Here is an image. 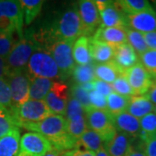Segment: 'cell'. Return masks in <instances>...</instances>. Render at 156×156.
Masks as SVG:
<instances>
[{"instance_id":"484cf974","label":"cell","mask_w":156,"mask_h":156,"mask_svg":"<svg viewBox=\"0 0 156 156\" xmlns=\"http://www.w3.org/2000/svg\"><path fill=\"white\" fill-rule=\"evenodd\" d=\"M88 130L86 115H77L66 120V131L73 139L77 140Z\"/></svg>"},{"instance_id":"7402d4cb","label":"cell","mask_w":156,"mask_h":156,"mask_svg":"<svg viewBox=\"0 0 156 156\" xmlns=\"http://www.w3.org/2000/svg\"><path fill=\"white\" fill-rule=\"evenodd\" d=\"M20 130L15 128L0 139V156H17L20 143Z\"/></svg>"},{"instance_id":"5bb4252c","label":"cell","mask_w":156,"mask_h":156,"mask_svg":"<svg viewBox=\"0 0 156 156\" xmlns=\"http://www.w3.org/2000/svg\"><path fill=\"white\" fill-rule=\"evenodd\" d=\"M113 122L116 131L128 134L132 138H138L141 133L140 120L127 112H122L115 115H112Z\"/></svg>"},{"instance_id":"1f68e13d","label":"cell","mask_w":156,"mask_h":156,"mask_svg":"<svg viewBox=\"0 0 156 156\" xmlns=\"http://www.w3.org/2000/svg\"><path fill=\"white\" fill-rule=\"evenodd\" d=\"M140 124L141 128L140 139L156 136V115L154 112L140 119Z\"/></svg>"},{"instance_id":"52a82bcc","label":"cell","mask_w":156,"mask_h":156,"mask_svg":"<svg viewBox=\"0 0 156 156\" xmlns=\"http://www.w3.org/2000/svg\"><path fill=\"white\" fill-rule=\"evenodd\" d=\"M52 149V146L44 135L28 132L22 135L17 156H44Z\"/></svg>"},{"instance_id":"8992f818","label":"cell","mask_w":156,"mask_h":156,"mask_svg":"<svg viewBox=\"0 0 156 156\" xmlns=\"http://www.w3.org/2000/svg\"><path fill=\"white\" fill-rule=\"evenodd\" d=\"M6 82L11 90V108L19 106L30 100V76L26 69L11 72Z\"/></svg>"},{"instance_id":"836d02e7","label":"cell","mask_w":156,"mask_h":156,"mask_svg":"<svg viewBox=\"0 0 156 156\" xmlns=\"http://www.w3.org/2000/svg\"><path fill=\"white\" fill-rule=\"evenodd\" d=\"M111 85L112 88L114 89V92L122 95V96L131 97V96L136 95L134 89H132L130 84L128 83V80L124 76V75L119 76Z\"/></svg>"},{"instance_id":"f907efd6","label":"cell","mask_w":156,"mask_h":156,"mask_svg":"<svg viewBox=\"0 0 156 156\" xmlns=\"http://www.w3.org/2000/svg\"><path fill=\"white\" fill-rule=\"evenodd\" d=\"M95 156H109V155H108V154L107 153V151L106 149L104 148V147H102L101 149H99V150L95 153Z\"/></svg>"},{"instance_id":"9a60e30c","label":"cell","mask_w":156,"mask_h":156,"mask_svg":"<svg viewBox=\"0 0 156 156\" xmlns=\"http://www.w3.org/2000/svg\"><path fill=\"white\" fill-rule=\"evenodd\" d=\"M113 62L122 70L125 71L140 62V57L128 43L115 47Z\"/></svg>"},{"instance_id":"ab89813d","label":"cell","mask_w":156,"mask_h":156,"mask_svg":"<svg viewBox=\"0 0 156 156\" xmlns=\"http://www.w3.org/2000/svg\"><path fill=\"white\" fill-rule=\"evenodd\" d=\"M17 33V25L14 21L7 17H0V34L14 35Z\"/></svg>"},{"instance_id":"4dcf8cb0","label":"cell","mask_w":156,"mask_h":156,"mask_svg":"<svg viewBox=\"0 0 156 156\" xmlns=\"http://www.w3.org/2000/svg\"><path fill=\"white\" fill-rule=\"evenodd\" d=\"M127 40L128 44L134 49L139 56L148 50L143 34L139 31H136L127 27Z\"/></svg>"},{"instance_id":"ac0fdd59","label":"cell","mask_w":156,"mask_h":156,"mask_svg":"<svg viewBox=\"0 0 156 156\" xmlns=\"http://www.w3.org/2000/svg\"><path fill=\"white\" fill-rule=\"evenodd\" d=\"M155 105L145 95L131 96L126 112L137 119H141L147 115L153 113Z\"/></svg>"},{"instance_id":"4316f807","label":"cell","mask_w":156,"mask_h":156,"mask_svg":"<svg viewBox=\"0 0 156 156\" xmlns=\"http://www.w3.org/2000/svg\"><path fill=\"white\" fill-rule=\"evenodd\" d=\"M43 0H20L23 11L24 24L30 25L37 17L44 5Z\"/></svg>"},{"instance_id":"30bf717a","label":"cell","mask_w":156,"mask_h":156,"mask_svg":"<svg viewBox=\"0 0 156 156\" xmlns=\"http://www.w3.org/2000/svg\"><path fill=\"white\" fill-rule=\"evenodd\" d=\"M101 17L100 28L110 27H127V15L121 11L115 5L114 1H95Z\"/></svg>"},{"instance_id":"83f0119b","label":"cell","mask_w":156,"mask_h":156,"mask_svg":"<svg viewBox=\"0 0 156 156\" xmlns=\"http://www.w3.org/2000/svg\"><path fill=\"white\" fill-rule=\"evenodd\" d=\"M18 128L11 108L0 105V139Z\"/></svg>"},{"instance_id":"816d5d0a","label":"cell","mask_w":156,"mask_h":156,"mask_svg":"<svg viewBox=\"0 0 156 156\" xmlns=\"http://www.w3.org/2000/svg\"><path fill=\"white\" fill-rule=\"evenodd\" d=\"M154 113L156 115V106L154 107Z\"/></svg>"},{"instance_id":"7dc6e473","label":"cell","mask_w":156,"mask_h":156,"mask_svg":"<svg viewBox=\"0 0 156 156\" xmlns=\"http://www.w3.org/2000/svg\"><path fill=\"white\" fill-rule=\"evenodd\" d=\"M9 76V69L5 58L0 56V80H5Z\"/></svg>"},{"instance_id":"3957f363","label":"cell","mask_w":156,"mask_h":156,"mask_svg":"<svg viewBox=\"0 0 156 156\" xmlns=\"http://www.w3.org/2000/svg\"><path fill=\"white\" fill-rule=\"evenodd\" d=\"M11 111L17 121L18 128L23 124L36 123L43 121L51 114L44 101L30 99L19 106L11 108Z\"/></svg>"},{"instance_id":"6da1fadb","label":"cell","mask_w":156,"mask_h":156,"mask_svg":"<svg viewBox=\"0 0 156 156\" xmlns=\"http://www.w3.org/2000/svg\"><path fill=\"white\" fill-rule=\"evenodd\" d=\"M26 71L30 77L60 79L56 62L50 53L43 48H37L34 51L27 64Z\"/></svg>"},{"instance_id":"8fae6325","label":"cell","mask_w":156,"mask_h":156,"mask_svg":"<svg viewBox=\"0 0 156 156\" xmlns=\"http://www.w3.org/2000/svg\"><path fill=\"white\" fill-rule=\"evenodd\" d=\"M124 76L134 89L136 95H145L150 88L153 78L144 66L139 62L133 67L124 71Z\"/></svg>"},{"instance_id":"ee69618b","label":"cell","mask_w":156,"mask_h":156,"mask_svg":"<svg viewBox=\"0 0 156 156\" xmlns=\"http://www.w3.org/2000/svg\"><path fill=\"white\" fill-rule=\"evenodd\" d=\"M61 156H95V152L75 148L65 152Z\"/></svg>"},{"instance_id":"74e56055","label":"cell","mask_w":156,"mask_h":156,"mask_svg":"<svg viewBox=\"0 0 156 156\" xmlns=\"http://www.w3.org/2000/svg\"><path fill=\"white\" fill-rule=\"evenodd\" d=\"M0 105L11 108V95L10 87L5 80H0Z\"/></svg>"},{"instance_id":"8d00e7d4","label":"cell","mask_w":156,"mask_h":156,"mask_svg":"<svg viewBox=\"0 0 156 156\" xmlns=\"http://www.w3.org/2000/svg\"><path fill=\"white\" fill-rule=\"evenodd\" d=\"M16 42L13 35L0 34V56L6 59Z\"/></svg>"},{"instance_id":"44dd1931","label":"cell","mask_w":156,"mask_h":156,"mask_svg":"<svg viewBox=\"0 0 156 156\" xmlns=\"http://www.w3.org/2000/svg\"><path fill=\"white\" fill-rule=\"evenodd\" d=\"M94 68L95 78L109 84L113 83L117 78L124 74V71L113 61L106 63H96L94 64Z\"/></svg>"},{"instance_id":"7bdbcfd3","label":"cell","mask_w":156,"mask_h":156,"mask_svg":"<svg viewBox=\"0 0 156 156\" xmlns=\"http://www.w3.org/2000/svg\"><path fill=\"white\" fill-rule=\"evenodd\" d=\"M147 156H156V136L146 137L144 139Z\"/></svg>"},{"instance_id":"603a6c76","label":"cell","mask_w":156,"mask_h":156,"mask_svg":"<svg viewBox=\"0 0 156 156\" xmlns=\"http://www.w3.org/2000/svg\"><path fill=\"white\" fill-rule=\"evenodd\" d=\"M53 80L47 78L30 77V99L36 101H44L45 97L50 92Z\"/></svg>"},{"instance_id":"c3c4849f","label":"cell","mask_w":156,"mask_h":156,"mask_svg":"<svg viewBox=\"0 0 156 156\" xmlns=\"http://www.w3.org/2000/svg\"><path fill=\"white\" fill-rule=\"evenodd\" d=\"M83 88L87 92H91L93 90H95V88H94V83L93 82L92 83H84V84H80Z\"/></svg>"},{"instance_id":"f5cc1de1","label":"cell","mask_w":156,"mask_h":156,"mask_svg":"<svg viewBox=\"0 0 156 156\" xmlns=\"http://www.w3.org/2000/svg\"><path fill=\"white\" fill-rule=\"evenodd\" d=\"M154 3H155V5H156V1H154Z\"/></svg>"},{"instance_id":"bcb514c9","label":"cell","mask_w":156,"mask_h":156,"mask_svg":"<svg viewBox=\"0 0 156 156\" xmlns=\"http://www.w3.org/2000/svg\"><path fill=\"white\" fill-rule=\"evenodd\" d=\"M145 96L147 97L151 102L156 106V78H153L152 84Z\"/></svg>"},{"instance_id":"5b68a950","label":"cell","mask_w":156,"mask_h":156,"mask_svg":"<svg viewBox=\"0 0 156 156\" xmlns=\"http://www.w3.org/2000/svg\"><path fill=\"white\" fill-rule=\"evenodd\" d=\"M86 121L88 128L100 134L103 139V143L109 140L117 132L112 115L107 109L91 108L86 112Z\"/></svg>"},{"instance_id":"f546056e","label":"cell","mask_w":156,"mask_h":156,"mask_svg":"<svg viewBox=\"0 0 156 156\" xmlns=\"http://www.w3.org/2000/svg\"><path fill=\"white\" fill-rule=\"evenodd\" d=\"M72 76L76 84H84L94 82L96 80L94 64L90 63L87 65L76 66L72 73Z\"/></svg>"},{"instance_id":"d6a6232c","label":"cell","mask_w":156,"mask_h":156,"mask_svg":"<svg viewBox=\"0 0 156 156\" xmlns=\"http://www.w3.org/2000/svg\"><path fill=\"white\" fill-rule=\"evenodd\" d=\"M70 95L76 98L83 105L85 111H89L93 108L89 101V92H87L80 84H74L70 88Z\"/></svg>"},{"instance_id":"f35d334b","label":"cell","mask_w":156,"mask_h":156,"mask_svg":"<svg viewBox=\"0 0 156 156\" xmlns=\"http://www.w3.org/2000/svg\"><path fill=\"white\" fill-rule=\"evenodd\" d=\"M90 104L93 108L105 110L107 109V97L101 95L97 91L93 90L89 93Z\"/></svg>"},{"instance_id":"60d3db41","label":"cell","mask_w":156,"mask_h":156,"mask_svg":"<svg viewBox=\"0 0 156 156\" xmlns=\"http://www.w3.org/2000/svg\"><path fill=\"white\" fill-rule=\"evenodd\" d=\"M125 156H147L144 140L139 138L138 143H136V144L132 143L130 148L128 149V153Z\"/></svg>"},{"instance_id":"cb8c5ba5","label":"cell","mask_w":156,"mask_h":156,"mask_svg":"<svg viewBox=\"0 0 156 156\" xmlns=\"http://www.w3.org/2000/svg\"><path fill=\"white\" fill-rule=\"evenodd\" d=\"M114 4L126 15H134L153 10L150 3L145 0H120L114 1Z\"/></svg>"},{"instance_id":"ffe728a7","label":"cell","mask_w":156,"mask_h":156,"mask_svg":"<svg viewBox=\"0 0 156 156\" xmlns=\"http://www.w3.org/2000/svg\"><path fill=\"white\" fill-rule=\"evenodd\" d=\"M90 37L81 36L73 44V57L78 65H87L92 63V56L90 53Z\"/></svg>"},{"instance_id":"f6af8a7d","label":"cell","mask_w":156,"mask_h":156,"mask_svg":"<svg viewBox=\"0 0 156 156\" xmlns=\"http://www.w3.org/2000/svg\"><path fill=\"white\" fill-rule=\"evenodd\" d=\"M148 50H156V31L143 34Z\"/></svg>"},{"instance_id":"ba28073f","label":"cell","mask_w":156,"mask_h":156,"mask_svg":"<svg viewBox=\"0 0 156 156\" xmlns=\"http://www.w3.org/2000/svg\"><path fill=\"white\" fill-rule=\"evenodd\" d=\"M78 12L82 23L83 36L89 37L100 28L101 17L95 1L83 0L78 2Z\"/></svg>"},{"instance_id":"d6986e66","label":"cell","mask_w":156,"mask_h":156,"mask_svg":"<svg viewBox=\"0 0 156 156\" xmlns=\"http://www.w3.org/2000/svg\"><path fill=\"white\" fill-rule=\"evenodd\" d=\"M89 47L92 59L97 63H106L113 61L115 55L114 46L90 37Z\"/></svg>"},{"instance_id":"9c48e42d","label":"cell","mask_w":156,"mask_h":156,"mask_svg":"<svg viewBox=\"0 0 156 156\" xmlns=\"http://www.w3.org/2000/svg\"><path fill=\"white\" fill-rule=\"evenodd\" d=\"M69 97L70 94L67 85L62 81H54L50 92L45 97L44 102L52 115L64 116Z\"/></svg>"},{"instance_id":"2e32d148","label":"cell","mask_w":156,"mask_h":156,"mask_svg":"<svg viewBox=\"0 0 156 156\" xmlns=\"http://www.w3.org/2000/svg\"><path fill=\"white\" fill-rule=\"evenodd\" d=\"M92 38L99 40L114 47L128 43L127 27H110L99 28Z\"/></svg>"},{"instance_id":"d4e9b609","label":"cell","mask_w":156,"mask_h":156,"mask_svg":"<svg viewBox=\"0 0 156 156\" xmlns=\"http://www.w3.org/2000/svg\"><path fill=\"white\" fill-rule=\"evenodd\" d=\"M103 139L100 134L95 131L88 129L83 136L78 140L76 148L83 150L97 152L103 147Z\"/></svg>"},{"instance_id":"d590c367","label":"cell","mask_w":156,"mask_h":156,"mask_svg":"<svg viewBox=\"0 0 156 156\" xmlns=\"http://www.w3.org/2000/svg\"><path fill=\"white\" fill-rule=\"evenodd\" d=\"M86 115V111H85L83 105L76 98H74L70 95L69 100L68 101L66 113L64 115L65 120H69L72 117L77 116V115Z\"/></svg>"},{"instance_id":"4fadbf2b","label":"cell","mask_w":156,"mask_h":156,"mask_svg":"<svg viewBox=\"0 0 156 156\" xmlns=\"http://www.w3.org/2000/svg\"><path fill=\"white\" fill-rule=\"evenodd\" d=\"M0 17H7L14 21L17 28L19 38L23 37V11L20 1L17 0H0Z\"/></svg>"},{"instance_id":"f1b7e54d","label":"cell","mask_w":156,"mask_h":156,"mask_svg":"<svg viewBox=\"0 0 156 156\" xmlns=\"http://www.w3.org/2000/svg\"><path fill=\"white\" fill-rule=\"evenodd\" d=\"M130 97L122 96L113 92L107 97V110L111 115H115L126 111Z\"/></svg>"},{"instance_id":"e0dca14e","label":"cell","mask_w":156,"mask_h":156,"mask_svg":"<svg viewBox=\"0 0 156 156\" xmlns=\"http://www.w3.org/2000/svg\"><path fill=\"white\" fill-rule=\"evenodd\" d=\"M134 138L128 134L117 131L111 139L103 144V147L109 156H125Z\"/></svg>"},{"instance_id":"7a4b0ae2","label":"cell","mask_w":156,"mask_h":156,"mask_svg":"<svg viewBox=\"0 0 156 156\" xmlns=\"http://www.w3.org/2000/svg\"><path fill=\"white\" fill-rule=\"evenodd\" d=\"M39 48L32 37L26 31L13 46L11 53L5 59L9 74L14 71L26 69L27 64L34 51Z\"/></svg>"},{"instance_id":"b9f144b4","label":"cell","mask_w":156,"mask_h":156,"mask_svg":"<svg viewBox=\"0 0 156 156\" xmlns=\"http://www.w3.org/2000/svg\"><path fill=\"white\" fill-rule=\"evenodd\" d=\"M94 83V88L95 91L100 93L101 95H104L105 97H108L111 93L114 92V89L112 88V85L109 83H107L103 81H101L96 79L93 82Z\"/></svg>"},{"instance_id":"e575fe53","label":"cell","mask_w":156,"mask_h":156,"mask_svg":"<svg viewBox=\"0 0 156 156\" xmlns=\"http://www.w3.org/2000/svg\"><path fill=\"white\" fill-rule=\"evenodd\" d=\"M140 62L152 78H156V50H147L140 56Z\"/></svg>"},{"instance_id":"7c38bea8","label":"cell","mask_w":156,"mask_h":156,"mask_svg":"<svg viewBox=\"0 0 156 156\" xmlns=\"http://www.w3.org/2000/svg\"><path fill=\"white\" fill-rule=\"evenodd\" d=\"M127 27L145 34L156 31V12L154 10L134 15H127Z\"/></svg>"},{"instance_id":"277c9868","label":"cell","mask_w":156,"mask_h":156,"mask_svg":"<svg viewBox=\"0 0 156 156\" xmlns=\"http://www.w3.org/2000/svg\"><path fill=\"white\" fill-rule=\"evenodd\" d=\"M74 43L75 42L58 41L50 45L46 50L56 62L60 73V80L62 81L72 76L76 68L72 52Z\"/></svg>"},{"instance_id":"681fc988","label":"cell","mask_w":156,"mask_h":156,"mask_svg":"<svg viewBox=\"0 0 156 156\" xmlns=\"http://www.w3.org/2000/svg\"><path fill=\"white\" fill-rule=\"evenodd\" d=\"M62 154L60 153L59 151L56 150V149H54V148H52L50 152H48L44 156H61Z\"/></svg>"}]
</instances>
